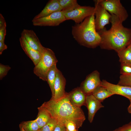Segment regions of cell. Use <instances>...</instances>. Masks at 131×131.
Returning <instances> with one entry per match:
<instances>
[{
    "instance_id": "cell-1",
    "label": "cell",
    "mask_w": 131,
    "mask_h": 131,
    "mask_svg": "<svg viewBox=\"0 0 131 131\" xmlns=\"http://www.w3.org/2000/svg\"><path fill=\"white\" fill-rule=\"evenodd\" d=\"M111 26L98 32L101 38L99 46L102 49L114 50L117 53L127 47L131 42V28L124 27L123 22L116 16L111 14Z\"/></svg>"
},
{
    "instance_id": "cell-2",
    "label": "cell",
    "mask_w": 131,
    "mask_h": 131,
    "mask_svg": "<svg viewBox=\"0 0 131 131\" xmlns=\"http://www.w3.org/2000/svg\"><path fill=\"white\" fill-rule=\"evenodd\" d=\"M48 112L52 118L64 124L65 122L71 121L76 124L78 129L85 120L84 113L81 107L73 104L66 95L61 99L55 101L52 98L45 102L41 106Z\"/></svg>"
},
{
    "instance_id": "cell-3",
    "label": "cell",
    "mask_w": 131,
    "mask_h": 131,
    "mask_svg": "<svg viewBox=\"0 0 131 131\" xmlns=\"http://www.w3.org/2000/svg\"><path fill=\"white\" fill-rule=\"evenodd\" d=\"M95 15L86 18L81 23L72 26L73 38L80 45L94 48L99 46L101 38L97 31L94 23Z\"/></svg>"
},
{
    "instance_id": "cell-4",
    "label": "cell",
    "mask_w": 131,
    "mask_h": 131,
    "mask_svg": "<svg viewBox=\"0 0 131 131\" xmlns=\"http://www.w3.org/2000/svg\"><path fill=\"white\" fill-rule=\"evenodd\" d=\"M57 62L54 52L49 48L45 47L40 61L34 68V73L40 79L46 81L48 72Z\"/></svg>"
},
{
    "instance_id": "cell-5",
    "label": "cell",
    "mask_w": 131,
    "mask_h": 131,
    "mask_svg": "<svg viewBox=\"0 0 131 131\" xmlns=\"http://www.w3.org/2000/svg\"><path fill=\"white\" fill-rule=\"evenodd\" d=\"M98 2L111 14L118 17L123 22L128 18L127 12L120 0H97Z\"/></svg>"
},
{
    "instance_id": "cell-6",
    "label": "cell",
    "mask_w": 131,
    "mask_h": 131,
    "mask_svg": "<svg viewBox=\"0 0 131 131\" xmlns=\"http://www.w3.org/2000/svg\"><path fill=\"white\" fill-rule=\"evenodd\" d=\"M95 4L94 23L97 32L103 29L105 26L109 24L111 15L98 2L94 0Z\"/></svg>"
},
{
    "instance_id": "cell-7",
    "label": "cell",
    "mask_w": 131,
    "mask_h": 131,
    "mask_svg": "<svg viewBox=\"0 0 131 131\" xmlns=\"http://www.w3.org/2000/svg\"><path fill=\"white\" fill-rule=\"evenodd\" d=\"M94 7L82 6L69 12L64 13L66 20H72L76 24L82 22L87 17L94 15Z\"/></svg>"
},
{
    "instance_id": "cell-8",
    "label": "cell",
    "mask_w": 131,
    "mask_h": 131,
    "mask_svg": "<svg viewBox=\"0 0 131 131\" xmlns=\"http://www.w3.org/2000/svg\"><path fill=\"white\" fill-rule=\"evenodd\" d=\"M66 20L64 13L62 11L54 13L44 17L33 19V25L38 26H56Z\"/></svg>"
},
{
    "instance_id": "cell-9",
    "label": "cell",
    "mask_w": 131,
    "mask_h": 131,
    "mask_svg": "<svg viewBox=\"0 0 131 131\" xmlns=\"http://www.w3.org/2000/svg\"><path fill=\"white\" fill-rule=\"evenodd\" d=\"M101 82L99 73L98 71L95 70L87 77L80 87L87 95H89L92 94L97 87L101 85Z\"/></svg>"
},
{
    "instance_id": "cell-10",
    "label": "cell",
    "mask_w": 131,
    "mask_h": 131,
    "mask_svg": "<svg viewBox=\"0 0 131 131\" xmlns=\"http://www.w3.org/2000/svg\"><path fill=\"white\" fill-rule=\"evenodd\" d=\"M21 37L25 39L32 48L42 53L45 47L41 45L35 33L33 30L24 29L21 33Z\"/></svg>"
},
{
    "instance_id": "cell-11",
    "label": "cell",
    "mask_w": 131,
    "mask_h": 131,
    "mask_svg": "<svg viewBox=\"0 0 131 131\" xmlns=\"http://www.w3.org/2000/svg\"><path fill=\"white\" fill-rule=\"evenodd\" d=\"M101 85L109 90L115 94L124 96L131 101V86L114 84L103 80Z\"/></svg>"
},
{
    "instance_id": "cell-12",
    "label": "cell",
    "mask_w": 131,
    "mask_h": 131,
    "mask_svg": "<svg viewBox=\"0 0 131 131\" xmlns=\"http://www.w3.org/2000/svg\"><path fill=\"white\" fill-rule=\"evenodd\" d=\"M66 84L65 78L61 72L58 69L54 84V96L52 99L57 101L66 96V93L65 90Z\"/></svg>"
},
{
    "instance_id": "cell-13",
    "label": "cell",
    "mask_w": 131,
    "mask_h": 131,
    "mask_svg": "<svg viewBox=\"0 0 131 131\" xmlns=\"http://www.w3.org/2000/svg\"><path fill=\"white\" fill-rule=\"evenodd\" d=\"M86 106L88 110V119L90 123H91L97 112L104 106L101 102L96 98L92 94L87 95Z\"/></svg>"
},
{
    "instance_id": "cell-14",
    "label": "cell",
    "mask_w": 131,
    "mask_h": 131,
    "mask_svg": "<svg viewBox=\"0 0 131 131\" xmlns=\"http://www.w3.org/2000/svg\"><path fill=\"white\" fill-rule=\"evenodd\" d=\"M66 95L70 102L74 106L79 107L83 105L86 106L87 95L80 87L74 89L68 93H66Z\"/></svg>"
},
{
    "instance_id": "cell-15",
    "label": "cell",
    "mask_w": 131,
    "mask_h": 131,
    "mask_svg": "<svg viewBox=\"0 0 131 131\" xmlns=\"http://www.w3.org/2000/svg\"><path fill=\"white\" fill-rule=\"evenodd\" d=\"M19 41L21 47L26 54L32 60L35 66L36 65L41 57L42 53L32 48L23 38H20Z\"/></svg>"
},
{
    "instance_id": "cell-16",
    "label": "cell",
    "mask_w": 131,
    "mask_h": 131,
    "mask_svg": "<svg viewBox=\"0 0 131 131\" xmlns=\"http://www.w3.org/2000/svg\"><path fill=\"white\" fill-rule=\"evenodd\" d=\"M61 11L62 8L58 0H50L48 1L43 9L33 19L46 17L54 13Z\"/></svg>"
},
{
    "instance_id": "cell-17",
    "label": "cell",
    "mask_w": 131,
    "mask_h": 131,
    "mask_svg": "<svg viewBox=\"0 0 131 131\" xmlns=\"http://www.w3.org/2000/svg\"><path fill=\"white\" fill-rule=\"evenodd\" d=\"M38 113L35 119L40 129L46 124L52 118L49 113L41 106L38 108Z\"/></svg>"
},
{
    "instance_id": "cell-18",
    "label": "cell",
    "mask_w": 131,
    "mask_h": 131,
    "mask_svg": "<svg viewBox=\"0 0 131 131\" xmlns=\"http://www.w3.org/2000/svg\"><path fill=\"white\" fill-rule=\"evenodd\" d=\"M92 94L101 102L106 98L114 95L109 90L101 85L97 87Z\"/></svg>"
},
{
    "instance_id": "cell-19",
    "label": "cell",
    "mask_w": 131,
    "mask_h": 131,
    "mask_svg": "<svg viewBox=\"0 0 131 131\" xmlns=\"http://www.w3.org/2000/svg\"><path fill=\"white\" fill-rule=\"evenodd\" d=\"M58 69L57 67L56 64L54 65L49 71L46 76V81L52 93L51 98L52 99L53 98L54 96V84Z\"/></svg>"
},
{
    "instance_id": "cell-20",
    "label": "cell",
    "mask_w": 131,
    "mask_h": 131,
    "mask_svg": "<svg viewBox=\"0 0 131 131\" xmlns=\"http://www.w3.org/2000/svg\"><path fill=\"white\" fill-rule=\"evenodd\" d=\"M64 13L72 11L81 6L76 0H58Z\"/></svg>"
},
{
    "instance_id": "cell-21",
    "label": "cell",
    "mask_w": 131,
    "mask_h": 131,
    "mask_svg": "<svg viewBox=\"0 0 131 131\" xmlns=\"http://www.w3.org/2000/svg\"><path fill=\"white\" fill-rule=\"evenodd\" d=\"M117 53L121 63L131 64V48L129 45Z\"/></svg>"
},
{
    "instance_id": "cell-22",
    "label": "cell",
    "mask_w": 131,
    "mask_h": 131,
    "mask_svg": "<svg viewBox=\"0 0 131 131\" xmlns=\"http://www.w3.org/2000/svg\"><path fill=\"white\" fill-rule=\"evenodd\" d=\"M19 125L25 131H38L40 129L35 120L23 122Z\"/></svg>"
},
{
    "instance_id": "cell-23",
    "label": "cell",
    "mask_w": 131,
    "mask_h": 131,
    "mask_svg": "<svg viewBox=\"0 0 131 131\" xmlns=\"http://www.w3.org/2000/svg\"><path fill=\"white\" fill-rule=\"evenodd\" d=\"M58 123L57 120L52 118L40 130L41 131H53Z\"/></svg>"
},
{
    "instance_id": "cell-24",
    "label": "cell",
    "mask_w": 131,
    "mask_h": 131,
    "mask_svg": "<svg viewBox=\"0 0 131 131\" xmlns=\"http://www.w3.org/2000/svg\"><path fill=\"white\" fill-rule=\"evenodd\" d=\"M125 86H131V74H121L117 84Z\"/></svg>"
},
{
    "instance_id": "cell-25",
    "label": "cell",
    "mask_w": 131,
    "mask_h": 131,
    "mask_svg": "<svg viewBox=\"0 0 131 131\" xmlns=\"http://www.w3.org/2000/svg\"><path fill=\"white\" fill-rule=\"evenodd\" d=\"M120 73L122 75L131 74V64L121 63Z\"/></svg>"
},
{
    "instance_id": "cell-26",
    "label": "cell",
    "mask_w": 131,
    "mask_h": 131,
    "mask_svg": "<svg viewBox=\"0 0 131 131\" xmlns=\"http://www.w3.org/2000/svg\"><path fill=\"white\" fill-rule=\"evenodd\" d=\"M11 68V67L9 66L4 65L1 63L0 64V80H2L7 75L8 72Z\"/></svg>"
},
{
    "instance_id": "cell-27",
    "label": "cell",
    "mask_w": 131,
    "mask_h": 131,
    "mask_svg": "<svg viewBox=\"0 0 131 131\" xmlns=\"http://www.w3.org/2000/svg\"><path fill=\"white\" fill-rule=\"evenodd\" d=\"M64 124L67 131H74L78 129L75 124L72 121L69 120L66 121L65 122Z\"/></svg>"
},
{
    "instance_id": "cell-28",
    "label": "cell",
    "mask_w": 131,
    "mask_h": 131,
    "mask_svg": "<svg viewBox=\"0 0 131 131\" xmlns=\"http://www.w3.org/2000/svg\"><path fill=\"white\" fill-rule=\"evenodd\" d=\"M113 131H131V122L116 129Z\"/></svg>"
},
{
    "instance_id": "cell-29",
    "label": "cell",
    "mask_w": 131,
    "mask_h": 131,
    "mask_svg": "<svg viewBox=\"0 0 131 131\" xmlns=\"http://www.w3.org/2000/svg\"><path fill=\"white\" fill-rule=\"evenodd\" d=\"M5 25L0 28V41H4L6 34V27Z\"/></svg>"
},
{
    "instance_id": "cell-30",
    "label": "cell",
    "mask_w": 131,
    "mask_h": 131,
    "mask_svg": "<svg viewBox=\"0 0 131 131\" xmlns=\"http://www.w3.org/2000/svg\"><path fill=\"white\" fill-rule=\"evenodd\" d=\"M53 131H67L65 125L58 122L57 123Z\"/></svg>"
},
{
    "instance_id": "cell-31",
    "label": "cell",
    "mask_w": 131,
    "mask_h": 131,
    "mask_svg": "<svg viewBox=\"0 0 131 131\" xmlns=\"http://www.w3.org/2000/svg\"><path fill=\"white\" fill-rule=\"evenodd\" d=\"M7 46L5 44L4 41H0V54L1 55L3 51L7 49Z\"/></svg>"
},
{
    "instance_id": "cell-32",
    "label": "cell",
    "mask_w": 131,
    "mask_h": 131,
    "mask_svg": "<svg viewBox=\"0 0 131 131\" xmlns=\"http://www.w3.org/2000/svg\"><path fill=\"white\" fill-rule=\"evenodd\" d=\"M7 25L5 19L1 14H0V28Z\"/></svg>"
},
{
    "instance_id": "cell-33",
    "label": "cell",
    "mask_w": 131,
    "mask_h": 131,
    "mask_svg": "<svg viewBox=\"0 0 131 131\" xmlns=\"http://www.w3.org/2000/svg\"><path fill=\"white\" fill-rule=\"evenodd\" d=\"M130 101V104L127 108L128 111L129 113L131 114V101Z\"/></svg>"
},
{
    "instance_id": "cell-34",
    "label": "cell",
    "mask_w": 131,
    "mask_h": 131,
    "mask_svg": "<svg viewBox=\"0 0 131 131\" xmlns=\"http://www.w3.org/2000/svg\"><path fill=\"white\" fill-rule=\"evenodd\" d=\"M19 127L20 131H25L23 128L20 125H19Z\"/></svg>"
},
{
    "instance_id": "cell-35",
    "label": "cell",
    "mask_w": 131,
    "mask_h": 131,
    "mask_svg": "<svg viewBox=\"0 0 131 131\" xmlns=\"http://www.w3.org/2000/svg\"><path fill=\"white\" fill-rule=\"evenodd\" d=\"M129 45L131 47V42L130 44Z\"/></svg>"
},
{
    "instance_id": "cell-36",
    "label": "cell",
    "mask_w": 131,
    "mask_h": 131,
    "mask_svg": "<svg viewBox=\"0 0 131 131\" xmlns=\"http://www.w3.org/2000/svg\"><path fill=\"white\" fill-rule=\"evenodd\" d=\"M74 131H78V129H76Z\"/></svg>"
},
{
    "instance_id": "cell-37",
    "label": "cell",
    "mask_w": 131,
    "mask_h": 131,
    "mask_svg": "<svg viewBox=\"0 0 131 131\" xmlns=\"http://www.w3.org/2000/svg\"><path fill=\"white\" fill-rule=\"evenodd\" d=\"M38 131H41L40 130H39Z\"/></svg>"
}]
</instances>
